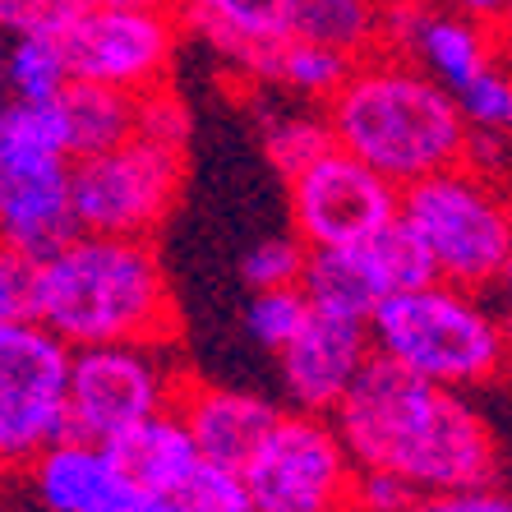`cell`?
<instances>
[{"label": "cell", "mask_w": 512, "mask_h": 512, "mask_svg": "<svg viewBox=\"0 0 512 512\" xmlns=\"http://www.w3.org/2000/svg\"><path fill=\"white\" fill-rule=\"evenodd\" d=\"M286 217L305 250H342L397 222V185L333 143L286 176Z\"/></svg>", "instance_id": "cell-12"}, {"label": "cell", "mask_w": 512, "mask_h": 512, "mask_svg": "<svg viewBox=\"0 0 512 512\" xmlns=\"http://www.w3.org/2000/svg\"><path fill=\"white\" fill-rule=\"evenodd\" d=\"M84 0H0V37L56 33Z\"/></svg>", "instance_id": "cell-31"}, {"label": "cell", "mask_w": 512, "mask_h": 512, "mask_svg": "<svg viewBox=\"0 0 512 512\" xmlns=\"http://www.w3.org/2000/svg\"><path fill=\"white\" fill-rule=\"evenodd\" d=\"M0 79L14 102H56L70 84V65L56 33H14L0 37Z\"/></svg>", "instance_id": "cell-23"}, {"label": "cell", "mask_w": 512, "mask_h": 512, "mask_svg": "<svg viewBox=\"0 0 512 512\" xmlns=\"http://www.w3.org/2000/svg\"><path fill=\"white\" fill-rule=\"evenodd\" d=\"M190 370L176 342H93L70 346L65 425L74 439L111 443L130 425L176 411Z\"/></svg>", "instance_id": "cell-8"}, {"label": "cell", "mask_w": 512, "mask_h": 512, "mask_svg": "<svg viewBox=\"0 0 512 512\" xmlns=\"http://www.w3.org/2000/svg\"><path fill=\"white\" fill-rule=\"evenodd\" d=\"M180 512H254V499L245 489L240 466H222V462H203L194 466L185 485L171 494Z\"/></svg>", "instance_id": "cell-27"}, {"label": "cell", "mask_w": 512, "mask_h": 512, "mask_svg": "<svg viewBox=\"0 0 512 512\" xmlns=\"http://www.w3.org/2000/svg\"><path fill=\"white\" fill-rule=\"evenodd\" d=\"M328 416L351 462L388 471L416 494L494 485L503 476L499 434L476 397L425 383L379 356L365 360Z\"/></svg>", "instance_id": "cell-1"}, {"label": "cell", "mask_w": 512, "mask_h": 512, "mask_svg": "<svg viewBox=\"0 0 512 512\" xmlns=\"http://www.w3.org/2000/svg\"><path fill=\"white\" fill-rule=\"evenodd\" d=\"M180 14L185 37H199L208 51L227 60V70L259 84L268 51L286 37L291 0H167Z\"/></svg>", "instance_id": "cell-17"}, {"label": "cell", "mask_w": 512, "mask_h": 512, "mask_svg": "<svg viewBox=\"0 0 512 512\" xmlns=\"http://www.w3.org/2000/svg\"><path fill=\"white\" fill-rule=\"evenodd\" d=\"M282 406L273 397L236 388V383H208V379H185L176 397V416L185 420L194 448L203 462L240 466L250 457V448L259 443V434L273 425V416Z\"/></svg>", "instance_id": "cell-18"}, {"label": "cell", "mask_w": 512, "mask_h": 512, "mask_svg": "<svg viewBox=\"0 0 512 512\" xmlns=\"http://www.w3.org/2000/svg\"><path fill=\"white\" fill-rule=\"evenodd\" d=\"M84 5H167V0H84Z\"/></svg>", "instance_id": "cell-35"}, {"label": "cell", "mask_w": 512, "mask_h": 512, "mask_svg": "<svg viewBox=\"0 0 512 512\" xmlns=\"http://www.w3.org/2000/svg\"><path fill=\"white\" fill-rule=\"evenodd\" d=\"M107 453L143 494H157V499H171L185 485V476L199 466V448H194L190 429L176 411H157V416L130 425L107 443Z\"/></svg>", "instance_id": "cell-19"}, {"label": "cell", "mask_w": 512, "mask_h": 512, "mask_svg": "<svg viewBox=\"0 0 512 512\" xmlns=\"http://www.w3.org/2000/svg\"><path fill=\"white\" fill-rule=\"evenodd\" d=\"M240 476L254 512H346L356 462L333 416L286 406L240 462Z\"/></svg>", "instance_id": "cell-10"}, {"label": "cell", "mask_w": 512, "mask_h": 512, "mask_svg": "<svg viewBox=\"0 0 512 512\" xmlns=\"http://www.w3.org/2000/svg\"><path fill=\"white\" fill-rule=\"evenodd\" d=\"M19 476L28 480V494L42 512H148V503L157 499L120 471L107 443L74 434L47 443Z\"/></svg>", "instance_id": "cell-16"}, {"label": "cell", "mask_w": 512, "mask_h": 512, "mask_svg": "<svg viewBox=\"0 0 512 512\" xmlns=\"http://www.w3.org/2000/svg\"><path fill=\"white\" fill-rule=\"evenodd\" d=\"M457 111L466 120V134H512V74L508 60L489 65L485 74H476L471 84H462L453 93Z\"/></svg>", "instance_id": "cell-26"}, {"label": "cell", "mask_w": 512, "mask_h": 512, "mask_svg": "<svg viewBox=\"0 0 512 512\" xmlns=\"http://www.w3.org/2000/svg\"><path fill=\"white\" fill-rule=\"evenodd\" d=\"M286 37H305L356 60L379 47V0H291Z\"/></svg>", "instance_id": "cell-22"}, {"label": "cell", "mask_w": 512, "mask_h": 512, "mask_svg": "<svg viewBox=\"0 0 512 512\" xmlns=\"http://www.w3.org/2000/svg\"><path fill=\"white\" fill-rule=\"evenodd\" d=\"M429 277L420 250L402 231V222H388L370 240L342 245V250H310L300 291L310 300V310L342 314V319H370L374 305L388 300L393 291Z\"/></svg>", "instance_id": "cell-14"}, {"label": "cell", "mask_w": 512, "mask_h": 512, "mask_svg": "<svg viewBox=\"0 0 512 512\" xmlns=\"http://www.w3.org/2000/svg\"><path fill=\"white\" fill-rule=\"evenodd\" d=\"M0 102H10V93H5V79H0Z\"/></svg>", "instance_id": "cell-37"}, {"label": "cell", "mask_w": 512, "mask_h": 512, "mask_svg": "<svg viewBox=\"0 0 512 512\" xmlns=\"http://www.w3.org/2000/svg\"><path fill=\"white\" fill-rule=\"evenodd\" d=\"M56 116H60V130H65L70 157H88L120 143L125 134H134V97L107 84L70 79L56 93Z\"/></svg>", "instance_id": "cell-20"}, {"label": "cell", "mask_w": 512, "mask_h": 512, "mask_svg": "<svg viewBox=\"0 0 512 512\" xmlns=\"http://www.w3.org/2000/svg\"><path fill=\"white\" fill-rule=\"evenodd\" d=\"M443 10L453 14H466V19H476V24H489L508 33V19H512V0H439Z\"/></svg>", "instance_id": "cell-34"}, {"label": "cell", "mask_w": 512, "mask_h": 512, "mask_svg": "<svg viewBox=\"0 0 512 512\" xmlns=\"http://www.w3.org/2000/svg\"><path fill=\"white\" fill-rule=\"evenodd\" d=\"M351 70V56L333 47H319V42H305V37H282L259 70V88L277 97H291V102H314L323 107L328 97L337 93V84Z\"/></svg>", "instance_id": "cell-21"}, {"label": "cell", "mask_w": 512, "mask_h": 512, "mask_svg": "<svg viewBox=\"0 0 512 512\" xmlns=\"http://www.w3.org/2000/svg\"><path fill=\"white\" fill-rule=\"evenodd\" d=\"M370 356L453 393L499 388L512 360L508 319L485 291L420 277L374 305L365 319Z\"/></svg>", "instance_id": "cell-4"}, {"label": "cell", "mask_w": 512, "mask_h": 512, "mask_svg": "<svg viewBox=\"0 0 512 512\" xmlns=\"http://www.w3.org/2000/svg\"><path fill=\"white\" fill-rule=\"evenodd\" d=\"M416 499V489L402 485L388 471H374V466H356V480H351V499L346 512H402L406 503Z\"/></svg>", "instance_id": "cell-32"}, {"label": "cell", "mask_w": 512, "mask_h": 512, "mask_svg": "<svg viewBox=\"0 0 512 512\" xmlns=\"http://www.w3.org/2000/svg\"><path fill=\"white\" fill-rule=\"evenodd\" d=\"M70 346L28 314L0 319V476H19L65 425Z\"/></svg>", "instance_id": "cell-11"}, {"label": "cell", "mask_w": 512, "mask_h": 512, "mask_svg": "<svg viewBox=\"0 0 512 512\" xmlns=\"http://www.w3.org/2000/svg\"><path fill=\"white\" fill-rule=\"evenodd\" d=\"M56 37L70 79L139 97L171 84L185 24L171 5H79Z\"/></svg>", "instance_id": "cell-9"}, {"label": "cell", "mask_w": 512, "mask_h": 512, "mask_svg": "<svg viewBox=\"0 0 512 512\" xmlns=\"http://www.w3.org/2000/svg\"><path fill=\"white\" fill-rule=\"evenodd\" d=\"M148 512H180V508L171 499H153V503H148Z\"/></svg>", "instance_id": "cell-36"}, {"label": "cell", "mask_w": 512, "mask_h": 512, "mask_svg": "<svg viewBox=\"0 0 512 512\" xmlns=\"http://www.w3.org/2000/svg\"><path fill=\"white\" fill-rule=\"evenodd\" d=\"M24 314L65 346L180 337L176 291L153 236L70 231L28 263Z\"/></svg>", "instance_id": "cell-2"}, {"label": "cell", "mask_w": 512, "mask_h": 512, "mask_svg": "<svg viewBox=\"0 0 512 512\" xmlns=\"http://www.w3.org/2000/svg\"><path fill=\"white\" fill-rule=\"evenodd\" d=\"M259 143H263V157H268V167H273L277 176L286 180L291 171H300L305 162H314L323 148H333V134H328L323 107L282 97L277 107L263 111V120H259Z\"/></svg>", "instance_id": "cell-24"}, {"label": "cell", "mask_w": 512, "mask_h": 512, "mask_svg": "<svg viewBox=\"0 0 512 512\" xmlns=\"http://www.w3.org/2000/svg\"><path fill=\"white\" fill-rule=\"evenodd\" d=\"M402 512H512V499H508V489H503V480H494V485L416 494Z\"/></svg>", "instance_id": "cell-30"}, {"label": "cell", "mask_w": 512, "mask_h": 512, "mask_svg": "<svg viewBox=\"0 0 512 512\" xmlns=\"http://www.w3.org/2000/svg\"><path fill=\"white\" fill-rule=\"evenodd\" d=\"M310 319V300L300 286H268V291H250L245 300V337L254 342V351L263 356H277L291 337L300 333V323Z\"/></svg>", "instance_id": "cell-25"}, {"label": "cell", "mask_w": 512, "mask_h": 512, "mask_svg": "<svg viewBox=\"0 0 512 512\" xmlns=\"http://www.w3.org/2000/svg\"><path fill=\"white\" fill-rule=\"evenodd\" d=\"M134 130L139 134H153V139H167V143H185L190 148V107L180 102L176 88H153V93H139L134 97Z\"/></svg>", "instance_id": "cell-29"}, {"label": "cell", "mask_w": 512, "mask_h": 512, "mask_svg": "<svg viewBox=\"0 0 512 512\" xmlns=\"http://www.w3.org/2000/svg\"><path fill=\"white\" fill-rule=\"evenodd\" d=\"M277 388L291 411H319L328 416L356 374L370 360V333L360 319L310 310L300 333L277 351Z\"/></svg>", "instance_id": "cell-15"}, {"label": "cell", "mask_w": 512, "mask_h": 512, "mask_svg": "<svg viewBox=\"0 0 512 512\" xmlns=\"http://www.w3.org/2000/svg\"><path fill=\"white\" fill-rule=\"evenodd\" d=\"M323 120L342 153L360 157L397 190L466 157V120L453 93L379 47L351 60L337 93L323 102Z\"/></svg>", "instance_id": "cell-3"}, {"label": "cell", "mask_w": 512, "mask_h": 512, "mask_svg": "<svg viewBox=\"0 0 512 512\" xmlns=\"http://www.w3.org/2000/svg\"><path fill=\"white\" fill-rule=\"evenodd\" d=\"M70 162L56 102H0V245L24 263L79 231Z\"/></svg>", "instance_id": "cell-6"}, {"label": "cell", "mask_w": 512, "mask_h": 512, "mask_svg": "<svg viewBox=\"0 0 512 512\" xmlns=\"http://www.w3.org/2000/svg\"><path fill=\"white\" fill-rule=\"evenodd\" d=\"M397 222L420 250L429 277L494 296L512 273L508 180L443 167L397 190Z\"/></svg>", "instance_id": "cell-5"}, {"label": "cell", "mask_w": 512, "mask_h": 512, "mask_svg": "<svg viewBox=\"0 0 512 512\" xmlns=\"http://www.w3.org/2000/svg\"><path fill=\"white\" fill-rule=\"evenodd\" d=\"M379 51L406 56L434 84L457 93L489 65L508 60V33L443 10L439 0H379Z\"/></svg>", "instance_id": "cell-13"}, {"label": "cell", "mask_w": 512, "mask_h": 512, "mask_svg": "<svg viewBox=\"0 0 512 512\" xmlns=\"http://www.w3.org/2000/svg\"><path fill=\"white\" fill-rule=\"evenodd\" d=\"M24 273H28V263L0 245V319L24 314Z\"/></svg>", "instance_id": "cell-33"}, {"label": "cell", "mask_w": 512, "mask_h": 512, "mask_svg": "<svg viewBox=\"0 0 512 512\" xmlns=\"http://www.w3.org/2000/svg\"><path fill=\"white\" fill-rule=\"evenodd\" d=\"M305 245H300L291 231L282 236H263L254 240L245 259H240V282L250 291H268V286H300V273H305Z\"/></svg>", "instance_id": "cell-28"}, {"label": "cell", "mask_w": 512, "mask_h": 512, "mask_svg": "<svg viewBox=\"0 0 512 512\" xmlns=\"http://www.w3.org/2000/svg\"><path fill=\"white\" fill-rule=\"evenodd\" d=\"M190 176V148L153 134H125L102 153L70 162V208L79 231L157 236Z\"/></svg>", "instance_id": "cell-7"}]
</instances>
